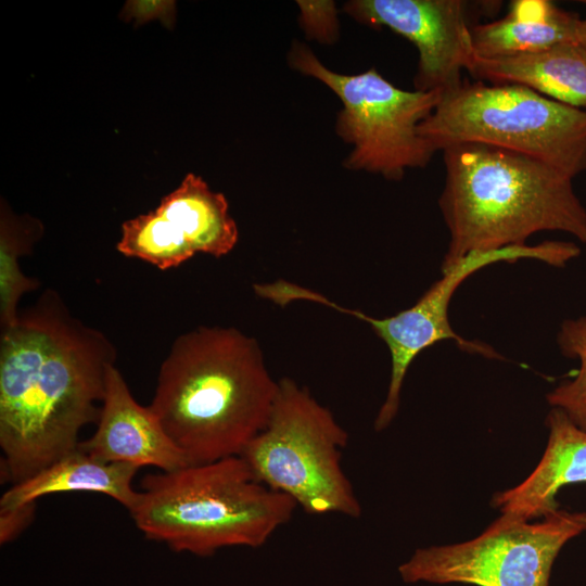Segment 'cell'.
Here are the masks:
<instances>
[{"mask_svg": "<svg viewBox=\"0 0 586 586\" xmlns=\"http://www.w3.org/2000/svg\"><path fill=\"white\" fill-rule=\"evenodd\" d=\"M116 349L44 291L1 330L0 447L5 480L18 483L78 447L97 422Z\"/></svg>", "mask_w": 586, "mask_h": 586, "instance_id": "6da1fadb", "label": "cell"}, {"mask_svg": "<svg viewBox=\"0 0 586 586\" xmlns=\"http://www.w3.org/2000/svg\"><path fill=\"white\" fill-rule=\"evenodd\" d=\"M279 381L258 342L232 327L179 335L149 408L189 464L240 456L266 426Z\"/></svg>", "mask_w": 586, "mask_h": 586, "instance_id": "7a4b0ae2", "label": "cell"}, {"mask_svg": "<svg viewBox=\"0 0 586 586\" xmlns=\"http://www.w3.org/2000/svg\"><path fill=\"white\" fill-rule=\"evenodd\" d=\"M438 206L449 233L441 270L472 252L526 244L537 232H566L586 243V208L573 178L525 154L477 142L442 150Z\"/></svg>", "mask_w": 586, "mask_h": 586, "instance_id": "3957f363", "label": "cell"}, {"mask_svg": "<svg viewBox=\"0 0 586 586\" xmlns=\"http://www.w3.org/2000/svg\"><path fill=\"white\" fill-rule=\"evenodd\" d=\"M130 512L146 538L211 556L257 548L292 518L296 504L255 479L241 456L145 475Z\"/></svg>", "mask_w": 586, "mask_h": 586, "instance_id": "277c9868", "label": "cell"}, {"mask_svg": "<svg viewBox=\"0 0 586 586\" xmlns=\"http://www.w3.org/2000/svg\"><path fill=\"white\" fill-rule=\"evenodd\" d=\"M418 132L437 151L477 142L534 157L571 178L586 170V110L520 85L462 81L442 93Z\"/></svg>", "mask_w": 586, "mask_h": 586, "instance_id": "5b68a950", "label": "cell"}, {"mask_svg": "<svg viewBox=\"0 0 586 586\" xmlns=\"http://www.w3.org/2000/svg\"><path fill=\"white\" fill-rule=\"evenodd\" d=\"M347 432L294 380H279L266 426L240 455L257 481L309 514L359 518L361 507L342 466Z\"/></svg>", "mask_w": 586, "mask_h": 586, "instance_id": "8992f818", "label": "cell"}, {"mask_svg": "<svg viewBox=\"0 0 586 586\" xmlns=\"http://www.w3.org/2000/svg\"><path fill=\"white\" fill-rule=\"evenodd\" d=\"M289 63L329 87L341 100L336 133L353 145L344 166L400 180L406 169L425 167L437 152L418 132L436 107L442 91L395 87L374 68L356 75L326 67L304 43L294 41Z\"/></svg>", "mask_w": 586, "mask_h": 586, "instance_id": "52a82bcc", "label": "cell"}, {"mask_svg": "<svg viewBox=\"0 0 586 586\" xmlns=\"http://www.w3.org/2000/svg\"><path fill=\"white\" fill-rule=\"evenodd\" d=\"M543 518L502 513L473 539L417 549L399 573L406 583L549 586L559 551L586 531V512L558 509Z\"/></svg>", "mask_w": 586, "mask_h": 586, "instance_id": "ba28073f", "label": "cell"}, {"mask_svg": "<svg viewBox=\"0 0 586 586\" xmlns=\"http://www.w3.org/2000/svg\"><path fill=\"white\" fill-rule=\"evenodd\" d=\"M581 254L577 244L563 241H546L535 245H511L499 250L472 252L443 270L442 278L409 308L396 315L374 318L358 309L339 305L324 295L310 291L307 301L333 308L367 322L385 343L391 355V378L386 397L374 420V430L387 428L396 417L400 392L407 371L415 358L425 348L444 340H453L463 351L488 358H500L491 346L458 335L451 328L448 307L455 291L474 272L492 264L513 263L528 258L553 267H564Z\"/></svg>", "mask_w": 586, "mask_h": 586, "instance_id": "9c48e42d", "label": "cell"}, {"mask_svg": "<svg viewBox=\"0 0 586 586\" xmlns=\"http://www.w3.org/2000/svg\"><path fill=\"white\" fill-rule=\"evenodd\" d=\"M238 239L225 195L189 173L155 209L123 222L116 250L166 270L199 253L221 257Z\"/></svg>", "mask_w": 586, "mask_h": 586, "instance_id": "30bf717a", "label": "cell"}, {"mask_svg": "<svg viewBox=\"0 0 586 586\" xmlns=\"http://www.w3.org/2000/svg\"><path fill=\"white\" fill-rule=\"evenodd\" d=\"M462 0H353L343 10L360 24L387 27L411 41L419 62L415 90L442 92L458 87L475 54Z\"/></svg>", "mask_w": 586, "mask_h": 586, "instance_id": "8fae6325", "label": "cell"}, {"mask_svg": "<svg viewBox=\"0 0 586 586\" xmlns=\"http://www.w3.org/2000/svg\"><path fill=\"white\" fill-rule=\"evenodd\" d=\"M78 447L103 462L153 466L162 471L189 466L149 406L133 398L115 365L107 372L97 429Z\"/></svg>", "mask_w": 586, "mask_h": 586, "instance_id": "7c38bea8", "label": "cell"}, {"mask_svg": "<svg viewBox=\"0 0 586 586\" xmlns=\"http://www.w3.org/2000/svg\"><path fill=\"white\" fill-rule=\"evenodd\" d=\"M549 437L534 471L519 485L497 493L493 505L502 513L531 521L558 510L556 496L565 485L586 483V431L564 411L552 408L547 418Z\"/></svg>", "mask_w": 586, "mask_h": 586, "instance_id": "4fadbf2b", "label": "cell"}, {"mask_svg": "<svg viewBox=\"0 0 586 586\" xmlns=\"http://www.w3.org/2000/svg\"><path fill=\"white\" fill-rule=\"evenodd\" d=\"M468 72L479 81L524 86L586 110V50L577 41L505 58H475Z\"/></svg>", "mask_w": 586, "mask_h": 586, "instance_id": "5bb4252c", "label": "cell"}, {"mask_svg": "<svg viewBox=\"0 0 586 586\" xmlns=\"http://www.w3.org/2000/svg\"><path fill=\"white\" fill-rule=\"evenodd\" d=\"M140 468L119 462H103L77 447L34 475L13 484L0 499V510L35 505L38 498L62 493L106 495L128 511L139 498L132 479Z\"/></svg>", "mask_w": 586, "mask_h": 586, "instance_id": "9a60e30c", "label": "cell"}, {"mask_svg": "<svg viewBox=\"0 0 586 586\" xmlns=\"http://www.w3.org/2000/svg\"><path fill=\"white\" fill-rule=\"evenodd\" d=\"M581 17L549 0H514L507 14L471 28L475 58L497 59L577 41Z\"/></svg>", "mask_w": 586, "mask_h": 586, "instance_id": "2e32d148", "label": "cell"}, {"mask_svg": "<svg viewBox=\"0 0 586 586\" xmlns=\"http://www.w3.org/2000/svg\"><path fill=\"white\" fill-rule=\"evenodd\" d=\"M43 226L29 214L16 215L1 199L0 205V323L1 330L12 324L18 315V302L39 286V281L27 277L18 258L30 254L41 238Z\"/></svg>", "mask_w": 586, "mask_h": 586, "instance_id": "e0dca14e", "label": "cell"}, {"mask_svg": "<svg viewBox=\"0 0 586 586\" xmlns=\"http://www.w3.org/2000/svg\"><path fill=\"white\" fill-rule=\"evenodd\" d=\"M557 343L563 356L578 359L579 369L573 380L562 382L548 393L547 400L586 431V316L565 319L557 334Z\"/></svg>", "mask_w": 586, "mask_h": 586, "instance_id": "ac0fdd59", "label": "cell"}, {"mask_svg": "<svg viewBox=\"0 0 586 586\" xmlns=\"http://www.w3.org/2000/svg\"><path fill=\"white\" fill-rule=\"evenodd\" d=\"M176 7L174 0H128L118 17L126 23L133 21L135 27L158 20L166 28L174 29Z\"/></svg>", "mask_w": 586, "mask_h": 586, "instance_id": "d6986e66", "label": "cell"}, {"mask_svg": "<svg viewBox=\"0 0 586 586\" xmlns=\"http://www.w3.org/2000/svg\"><path fill=\"white\" fill-rule=\"evenodd\" d=\"M35 505L23 508L0 510V540L7 543L14 538L30 522Z\"/></svg>", "mask_w": 586, "mask_h": 586, "instance_id": "ffe728a7", "label": "cell"}, {"mask_svg": "<svg viewBox=\"0 0 586 586\" xmlns=\"http://www.w3.org/2000/svg\"><path fill=\"white\" fill-rule=\"evenodd\" d=\"M583 3L586 5V1H583ZM577 42L586 50V15L579 22Z\"/></svg>", "mask_w": 586, "mask_h": 586, "instance_id": "44dd1931", "label": "cell"}]
</instances>
